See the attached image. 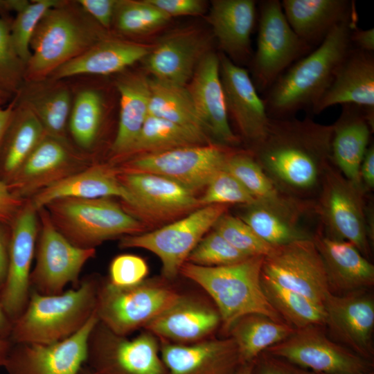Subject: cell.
<instances>
[{
    "instance_id": "cell-1",
    "label": "cell",
    "mask_w": 374,
    "mask_h": 374,
    "mask_svg": "<svg viewBox=\"0 0 374 374\" xmlns=\"http://www.w3.org/2000/svg\"><path fill=\"white\" fill-rule=\"evenodd\" d=\"M332 125L311 118H271L252 155L280 193L298 204L319 193L332 161Z\"/></svg>"
},
{
    "instance_id": "cell-2",
    "label": "cell",
    "mask_w": 374,
    "mask_h": 374,
    "mask_svg": "<svg viewBox=\"0 0 374 374\" xmlns=\"http://www.w3.org/2000/svg\"><path fill=\"white\" fill-rule=\"evenodd\" d=\"M357 21L355 16L334 26L316 49L280 75L264 100L270 118H287L302 109H312L352 48L350 33Z\"/></svg>"
},
{
    "instance_id": "cell-3",
    "label": "cell",
    "mask_w": 374,
    "mask_h": 374,
    "mask_svg": "<svg viewBox=\"0 0 374 374\" xmlns=\"http://www.w3.org/2000/svg\"><path fill=\"white\" fill-rule=\"evenodd\" d=\"M110 35L77 1L60 0L46 11L34 32L25 82L47 79L57 68Z\"/></svg>"
},
{
    "instance_id": "cell-4",
    "label": "cell",
    "mask_w": 374,
    "mask_h": 374,
    "mask_svg": "<svg viewBox=\"0 0 374 374\" xmlns=\"http://www.w3.org/2000/svg\"><path fill=\"white\" fill-rule=\"evenodd\" d=\"M263 258L252 256L220 267H203L186 262L179 272L202 287L213 299L225 330H230L243 317L253 314L284 322L262 290Z\"/></svg>"
},
{
    "instance_id": "cell-5",
    "label": "cell",
    "mask_w": 374,
    "mask_h": 374,
    "mask_svg": "<svg viewBox=\"0 0 374 374\" xmlns=\"http://www.w3.org/2000/svg\"><path fill=\"white\" fill-rule=\"evenodd\" d=\"M98 286L94 279L85 278L75 289L60 294L33 291L24 311L12 323L9 339L49 344L73 335L95 312Z\"/></svg>"
},
{
    "instance_id": "cell-6",
    "label": "cell",
    "mask_w": 374,
    "mask_h": 374,
    "mask_svg": "<svg viewBox=\"0 0 374 374\" xmlns=\"http://www.w3.org/2000/svg\"><path fill=\"white\" fill-rule=\"evenodd\" d=\"M44 208L57 230L82 249L94 248L105 240L144 230L143 223L112 197L60 198Z\"/></svg>"
},
{
    "instance_id": "cell-7",
    "label": "cell",
    "mask_w": 374,
    "mask_h": 374,
    "mask_svg": "<svg viewBox=\"0 0 374 374\" xmlns=\"http://www.w3.org/2000/svg\"><path fill=\"white\" fill-rule=\"evenodd\" d=\"M181 295L158 281L117 287L98 285L96 313L99 322L115 335L125 337L150 321L174 303Z\"/></svg>"
},
{
    "instance_id": "cell-8",
    "label": "cell",
    "mask_w": 374,
    "mask_h": 374,
    "mask_svg": "<svg viewBox=\"0 0 374 374\" xmlns=\"http://www.w3.org/2000/svg\"><path fill=\"white\" fill-rule=\"evenodd\" d=\"M228 206L212 204L200 207L157 230L123 236L119 246L152 252L161 261L163 275L172 279L206 233L226 213Z\"/></svg>"
},
{
    "instance_id": "cell-9",
    "label": "cell",
    "mask_w": 374,
    "mask_h": 374,
    "mask_svg": "<svg viewBox=\"0 0 374 374\" xmlns=\"http://www.w3.org/2000/svg\"><path fill=\"white\" fill-rule=\"evenodd\" d=\"M229 153L219 145H199L139 154L125 160L121 172H147L170 179L195 193L223 169Z\"/></svg>"
},
{
    "instance_id": "cell-10",
    "label": "cell",
    "mask_w": 374,
    "mask_h": 374,
    "mask_svg": "<svg viewBox=\"0 0 374 374\" xmlns=\"http://www.w3.org/2000/svg\"><path fill=\"white\" fill-rule=\"evenodd\" d=\"M253 75L258 90L267 91L294 62L307 55L312 45L290 26L278 0L261 3Z\"/></svg>"
},
{
    "instance_id": "cell-11",
    "label": "cell",
    "mask_w": 374,
    "mask_h": 374,
    "mask_svg": "<svg viewBox=\"0 0 374 374\" xmlns=\"http://www.w3.org/2000/svg\"><path fill=\"white\" fill-rule=\"evenodd\" d=\"M37 213L39 238L30 286L41 294H60L69 283L79 285L80 271L84 264L95 256L96 249H82L71 244L54 226L44 207L38 209Z\"/></svg>"
},
{
    "instance_id": "cell-12",
    "label": "cell",
    "mask_w": 374,
    "mask_h": 374,
    "mask_svg": "<svg viewBox=\"0 0 374 374\" xmlns=\"http://www.w3.org/2000/svg\"><path fill=\"white\" fill-rule=\"evenodd\" d=\"M362 194V189L330 165L323 177L317 210L328 236L352 243L367 258L371 233Z\"/></svg>"
},
{
    "instance_id": "cell-13",
    "label": "cell",
    "mask_w": 374,
    "mask_h": 374,
    "mask_svg": "<svg viewBox=\"0 0 374 374\" xmlns=\"http://www.w3.org/2000/svg\"><path fill=\"white\" fill-rule=\"evenodd\" d=\"M86 362L97 374H167L152 333L127 339L100 322L90 335Z\"/></svg>"
},
{
    "instance_id": "cell-14",
    "label": "cell",
    "mask_w": 374,
    "mask_h": 374,
    "mask_svg": "<svg viewBox=\"0 0 374 374\" xmlns=\"http://www.w3.org/2000/svg\"><path fill=\"white\" fill-rule=\"evenodd\" d=\"M322 326L296 330L266 352L314 373L359 374L371 372L372 363L328 337Z\"/></svg>"
},
{
    "instance_id": "cell-15",
    "label": "cell",
    "mask_w": 374,
    "mask_h": 374,
    "mask_svg": "<svg viewBox=\"0 0 374 374\" xmlns=\"http://www.w3.org/2000/svg\"><path fill=\"white\" fill-rule=\"evenodd\" d=\"M93 164L89 153L46 134L6 184L15 196L26 200Z\"/></svg>"
},
{
    "instance_id": "cell-16",
    "label": "cell",
    "mask_w": 374,
    "mask_h": 374,
    "mask_svg": "<svg viewBox=\"0 0 374 374\" xmlns=\"http://www.w3.org/2000/svg\"><path fill=\"white\" fill-rule=\"evenodd\" d=\"M261 276L322 305L330 292L313 238L275 247L263 258Z\"/></svg>"
},
{
    "instance_id": "cell-17",
    "label": "cell",
    "mask_w": 374,
    "mask_h": 374,
    "mask_svg": "<svg viewBox=\"0 0 374 374\" xmlns=\"http://www.w3.org/2000/svg\"><path fill=\"white\" fill-rule=\"evenodd\" d=\"M98 322L95 311L78 332L62 341L12 343L3 367L8 374H78L87 359L90 335Z\"/></svg>"
},
{
    "instance_id": "cell-18",
    "label": "cell",
    "mask_w": 374,
    "mask_h": 374,
    "mask_svg": "<svg viewBox=\"0 0 374 374\" xmlns=\"http://www.w3.org/2000/svg\"><path fill=\"white\" fill-rule=\"evenodd\" d=\"M38 233L37 210L26 199L10 226L7 274L0 290V304L12 323L29 301L30 267Z\"/></svg>"
},
{
    "instance_id": "cell-19",
    "label": "cell",
    "mask_w": 374,
    "mask_h": 374,
    "mask_svg": "<svg viewBox=\"0 0 374 374\" xmlns=\"http://www.w3.org/2000/svg\"><path fill=\"white\" fill-rule=\"evenodd\" d=\"M325 327L331 339L364 359L374 355V299L368 290L344 294L329 292L324 300Z\"/></svg>"
},
{
    "instance_id": "cell-20",
    "label": "cell",
    "mask_w": 374,
    "mask_h": 374,
    "mask_svg": "<svg viewBox=\"0 0 374 374\" xmlns=\"http://www.w3.org/2000/svg\"><path fill=\"white\" fill-rule=\"evenodd\" d=\"M118 177L130 193V214L166 220L200 208L194 192L167 177L147 172H121Z\"/></svg>"
},
{
    "instance_id": "cell-21",
    "label": "cell",
    "mask_w": 374,
    "mask_h": 374,
    "mask_svg": "<svg viewBox=\"0 0 374 374\" xmlns=\"http://www.w3.org/2000/svg\"><path fill=\"white\" fill-rule=\"evenodd\" d=\"M187 87L195 111L206 132L220 146H233L239 142L228 118L220 74V57L206 52L198 62Z\"/></svg>"
},
{
    "instance_id": "cell-22",
    "label": "cell",
    "mask_w": 374,
    "mask_h": 374,
    "mask_svg": "<svg viewBox=\"0 0 374 374\" xmlns=\"http://www.w3.org/2000/svg\"><path fill=\"white\" fill-rule=\"evenodd\" d=\"M220 57V74L228 114L242 136L253 145L267 133L271 118L248 71L224 54Z\"/></svg>"
},
{
    "instance_id": "cell-23",
    "label": "cell",
    "mask_w": 374,
    "mask_h": 374,
    "mask_svg": "<svg viewBox=\"0 0 374 374\" xmlns=\"http://www.w3.org/2000/svg\"><path fill=\"white\" fill-rule=\"evenodd\" d=\"M160 353L167 374H237L242 365L232 337L188 345L164 344Z\"/></svg>"
},
{
    "instance_id": "cell-24",
    "label": "cell",
    "mask_w": 374,
    "mask_h": 374,
    "mask_svg": "<svg viewBox=\"0 0 374 374\" xmlns=\"http://www.w3.org/2000/svg\"><path fill=\"white\" fill-rule=\"evenodd\" d=\"M354 105L374 109V58L373 53L351 48L333 79L312 107L319 114L335 105Z\"/></svg>"
},
{
    "instance_id": "cell-25",
    "label": "cell",
    "mask_w": 374,
    "mask_h": 374,
    "mask_svg": "<svg viewBox=\"0 0 374 374\" xmlns=\"http://www.w3.org/2000/svg\"><path fill=\"white\" fill-rule=\"evenodd\" d=\"M313 240L323 260L330 292L344 294L373 285V265L352 243L321 233Z\"/></svg>"
},
{
    "instance_id": "cell-26",
    "label": "cell",
    "mask_w": 374,
    "mask_h": 374,
    "mask_svg": "<svg viewBox=\"0 0 374 374\" xmlns=\"http://www.w3.org/2000/svg\"><path fill=\"white\" fill-rule=\"evenodd\" d=\"M150 50L147 45L110 35L57 68L48 79L64 80L78 75L120 73L143 60Z\"/></svg>"
},
{
    "instance_id": "cell-27",
    "label": "cell",
    "mask_w": 374,
    "mask_h": 374,
    "mask_svg": "<svg viewBox=\"0 0 374 374\" xmlns=\"http://www.w3.org/2000/svg\"><path fill=\"white\" fill-rule=\"evenodd\" d=\"M206 53L204 40L198 34L180 31L161 38L143 60L154 79L186 86Z\"/></svg>"
},
{
    "instance_id": "cell-28",
    "label": "cell",
    "mask_w": 374,
    "mask_h": 374,
    "mask_svg": "<svg viewBox=\"0 0 374 374\" xmlns=\"http://www.w3.org/2000/svg\"><path fill=\"white\" fill-rule=\"evenodd\" d=\"M332 126V161L345 178L363 190L359 169L372 128L364 109L344 105L340 116Z\"/></svg>"
},
{
    "instance_id": "cell-29",
    "label": "cell",
    "mask_w": 374,
    "mask_h": 374,
    "mask_svg": "<svg viewBox=\"0 0 374 374\" xmlns=\"http://www.w3.org/2000/svg\"><path fill=\"white\" fill-rule=\"evenodd\" d=\"M118 197L126 206L132 202L130 193L121 183L116 168L93 163L35 194L28 200L38 210L56 199H96Z\"/></svg>"
},
{
    "instance_id": "cell-30",
    "label": "cell",
    "mask_w": 374,
    "mask_h": 374,
    "mask_svg": "<svg viewBox=\"0 0 374 374\" xmlns=\"http://www.w3.org/2000/svg\"><path fill=\"white\" fill-rule=\"evenodd\" d=\"M218 312L181 295L145 328L152 335L175 341H195L213 332L218 326Z\"/></svg>"
},
{
    "instance_id": "cell-31",
    "label": "cell",
    "mask_w": 374,
    "mask_h": 374,
    "mask_svg": "<svg viewBox=\"0 0 374 374\" xmlns=\"http://www.w3.org/2000/svg\"><path fill=\"white\" fill-rule=\"evenodd\" d=\"M281 6L294 32L310 45L321 42L336 25L357 16L354 2L348 0H283Z\"/></svg>"
},
{
    "instance_id": "cell-32",
    "label": "cell",
    "mask_w": 374,
    "mask_h": 374,
    "mask_svg": "<svg viewBox=\"0 0 374 374\" xmlns=\"http://www.w3.org/2000/svg\"><path fill=\"white\" fill-rule=\"evenodd\" d=\"M253 0H214L208 16L220 48L236 60L251 53V34L256 18Z\"/></svg>"
},
{
    "instance_id": "cell-33",
    "label": "cell",
    "mask_w": 374,
    "mask_h": 374,
    "mask_svg": "<svg viewBox=\"0 0 374 374\" xmlns=\"http://www.w3.org/2000/svg\"><path fill=\"white\" fill-rule=\"evenodd\" d=\"M35 114L47 135L69 140L67 129L73 94L64 80L24 82L17 95Z\"/></svg>"
},
{
    "instance_id": "cell-34",
    "label": "cell",
    "mask_w": 374,
    "mask_h": 374,
    "mask_svg": "<svg viewBox=\"0 0 374 374\" xmlns=\"http://www.w3.org/2000/svg\"><path fill=\"white\" fill-rule=\"evenodd\" d=\"M116 87L120 95V112L111 150L114 157L123 158L149 115L150 82L143 75L128 73L117 78Z\"/></svg>"
},
{
    "instance_id": "cell-35",
    "label": "cell",
    "mask_w": 374,
    "mask_h": 374,
    "mask_svg": "<svg viewBox=\"0 0 374 374\" xmlns=\"http://www.w3.org/2000/svg\"><path fill=\"white\" fill-rule=\"evenodd\" d=\"M15 100L12 117L0 152V180L6 183L46 135L29 107L16 96Z\"/></svg>"
},
{
    "instance_id": "cell-36",
    "label": "cell",
    "mask_w": 374,
    "mask_h": 374,
    "mask_svg": "<svg viewBox=\"0 0 374 374\" xmlns=\"http://www.w3.org/2000/svg\"><path fill=\"white\" fill-rule=\"evenodd\" d=\"M245 208L239 217L274 247L313 238L297 224L296 205L278 206L257 201Z\"/></svg>"
},
{
    "instance_id": "cell-37",
    "label": "cell",
    "mask_w": 374,
    "mask_h": 374,
    "mask_svg": "<svg viewBox=\"0 0 374 374\" xmlns=\"http://www.w3.org/2000/svg\"><path fill=\"white\" fill-rule=\"evenodd\" d=\"M230 330L244 364L255 361L265 350L285 340L296 330L285 322L253 314L240 319Z\"/></svg>"
},
{
    "instance_id": "cell-38",
    "label": "cell",
    "mask_w": 374,
    "mask_h": 374,
    "mask_svg": "<svg viewBox=\"0 0 374 374\" xmlns=\"http://www.w3.org/2000/svg\"><path fill=\"white\" fill-rule=\"evenodd\" d=\"M207 134L148 115L135 142L125 157L177 148L206 145Z\"/></svg>"
},
{
    "instance_id": "cell-39",
    "label": "cell",
    "mask_w": 374,
    "mask_h": 374,
    "mask_svg": "<svg viewBox=\"0 0 374 374\" xmlns=\"http://www.w3.org/2000/svg\"><path fill=\"white\" fill-rule=\"evenodd\" d=\"M149 115L206 134L186 86L149 79Z\"/></svg>"
},
{
    "instance_id": "cell-40",
    "label": "cell",
    "mask_w": 374,
    "mask_h": 374,
    "mask_svg": "<svg viewBox=\"0 0 374 374\" xmlns=\"http://www.w3.org/2000/svg\"><path fill=\"white\" fill-rule=\"evenodd\" d=\"M104 112L105 101L98 90L84 87L73 95L68 130L80 150L89 153L96 144Z\"/></svg>"
},
{
    "instance_id": "cell-41",
    "label": "cell",
    "mask_w": 374,
    "mask_h": 374,
    "mask_svg": "<svg viewBox=\"0 0 374 374\" xmlns=\"http://www.w3.org/2000/svg\"><path fill=\"white\" fill-rule=\"evenodd\" d=\"M261 285L270 304L284 322L295 330L311 326H325L323 305L301 294L279 286L262 276Z\"/></svg>"
},
{
    "instance_id": "cell-42",
    "label": "cell",
    "mask_w": 374,
    "mask_h": 374,
    "mask_svg": "<svg viewBox=\"0 0 374 374\" xmlns=\"http://www.w3.org/2000/svg\"><path fill=\"white\" fill-rule=\"evenodd\" d=\"M224 169L232 175L256 201L278 206L298 204L280 193L252 154H230Z\"/></svg>"
},
{
    "instance_id": "cell-43",
    "label": "cell",
    "mask_w": 374,
    "mask_h": 374,
    "mask_svg": "<svg viewBox=\"0 0 374 374\" xmlns=\"http://www.w3.org/2000/svg\"><path fill=\"white\" fill-rule=\"evenodd\" d=\"M170 19L148 0H118L112 26L120 34L136 36L153 32Z\"/></svg>"
},
{
    "instance_id": "cell-44",
    "label": "cell",
    "mask_w": 374,
    "mask_h": 374,
    "mask_svg": "<svg viewBox=\"0 0 374 374\" xmlns=\"http://www.w3.org/2000/svg\"><path fill=\"white\" fill-rule=\"evenodd\" d=\"M60 0L28 1L10 24V35L19 57L26 63L30 57V44L34 32L44 15Z\"/></svg>"
},
{
    "instance_id": "cell-45",
    "label": "cell",
    "mask_w": 374,
    "mask_h": 374,
    "mask_svg": "<svg viewBox=\"0 0 374 374\" xmlns=\"http://www.w3.org/2000/svg\"><path fill=\"white\" fill-rule=\"evenodd\" d=\"M12 21L0 17V91L15 96L25 82L26 63L19 57L12 44Z\"/></svg>"
},
{
    "instance_id": "cell-46",
    "label": "cell",
    "mask_w": 374,
    "mask_h": 374,
    "mask_svg": "<svg viewBox=\"0 0 374 374\" xmlns=\"http://www.w3.org/2000/svg\"><path fill=\"white\" fill-rule=\"evenodd\" d=\"M213 228L233 247L249 257L265 256L274 248L260 239L239 217L224 213Z\"/></svg>"
},
{
    "instance_id": "cell-47",
    "label": "cell",
    "mask_w": 374,
    "mask_h": 374,
    "mask_svg": "<svg viewBox=\"0 0 374 374\" xmlns=\"http://www.w3.org/2000/svg\"><path fill=\"white\" fill-rule=\"evenodd\" d=\"M249 258L215 230L203 237L189 254L186 262L203 267L232 265Z\"/></svg>"
},
{
    "instance_id": "cell-48",
    "label": "cell",
    "mask_w": 374,
    "mask_h": 374,
    "mask_svg": "<svg viewBox=\"0 0 374 374\" xmlns=\"http://www.w3.org/2000/svg\"><path fill=\"white\" fill-rule=\"evenodd\" d=\"M256 202L246 188L224 168L213 176L206 186L205 193L199 198L201 207L232 204L247 206Z\"/></svg>"
},
{
    "instance_id": "cell-49",
    "label": "cell",
    "mask_w": 374,
    "mask_h": 374,
    "mask_svg": "<svg viewBox=\"0 0 374 374\" xmlns=\"http://www.w3.org/2000/svg\"><path fill=\"white\" fill-rule=\"evenodd\" d=\"M148 274V265L142 258L132 254L119 255L110 264L109 282L117 287H130L145 280Z\"/></svg>"
},
{
    "instance_id": "cell-50",
    "label": "cell",
    "mask_w": 374,
    "mask_h": 374,
    "mask_svg": "<svg viewBox=\"0 0 374 374\" xmlns=\"http://www.w3.org/2000/svg\"><path fill=\"white\" fill-rule=\"evenodd\" d=\"M254 368L256 374H317L266 352L256 359Z\"/></svg>"
},
{
    "instance_id": "cell-51",
    "label": "cell",
    "mask_w": 374,
    "mask_h": 374,
    "mask_svg": "<svg viewBox=\"0 0 374 374\" xmlns=\"http://www.w3.org/2000/svg\"><path fill=\"white\" fill-rule=\"evenodd\" d=\"M83 10L107 31L112 26L118 0H78Z\"/></svg>"
},
{
    "instance_id": "cell-52",
    "label": "cell",
    "mask_w": 374,
    "mask_h": 374,
    "mask_svg": "<svg viewBox=\"0 0 374 374\" xmlns=\"http://www.w3.org/2000/svg\"><path fill=\"white\" fill-rule=\"evenodd\" d=\"M170 17L197 15L203 12L205 3L200 0H148Z\"/></svg>"
},
{
    "instance_id": "cell-53",
    "label": "cell",
    "mask_w": 374,
    "mask_h": 374,
    "mask_svg": "<svg viewBox=\"0 0 374 374\" xmlns=\"http://www.w3.org/2000/svg\"><path fill=\"white\" fill-rule=\"evenodd\" d=\"M26 201L15 196L6 183L0 180V224L11 226Z\"/></svg>"
},
{
    "instance_id": "cell-54",
    "label": "cell",
    "mask_w": 374,
    "mask_h": 374,
    "mask_svg": "<svg viewBox=\"0 0 374 374\" xmlns=\"http://www.w3.org/2000/svg\"><path fill=\"white\" fill-rule=\"evenodd\" d=\"M10 239V226L0 224V290L7 274Z\"/></svg>"
},
{
    "instance_id": "cell-55",
    "label": "cell",
    "mask_w": 374,
    "mask_h": 374,
    "mask_svg": "<svg viewBox=\"0 0 374 374\" xmlns=\"http://www.w3.org/2000/svg\"><path fill=\"white\" fill-rule=\"evenodd\" d=\"M360 180L363 188H374V147L367 148L359 169Z\"/></svg>"
},
{
    "instance_id": "cell-56",
    "label": "cell",
    "mask_w": 374,
    "mask_h": 374,
    "mask_svg": "<svg viewBox=\"0 0 374 374\" xmlns=\"http://www.w3.org/2000/svg\"><path fill=\"white\" fill-rule=\"evenodd\" d=\"M350 42L356 46V49L373 53L374 29H361L356 26L350 33Z\"/></svg>"
},
{
    "instance_id": "cell-57",
    "label": "cell",
    "mask_w": 374,
    "mask_h": 374,
    "mask_svg": "<svg viewBox=\"0 0 374 374\" xmlns=\"http://www.w3.org/2000/svg\"><path fill=\"white\" fill-rule=\"evenodd\" d=\"M15 105V98L6 108L0 107V152L4 137L12 117Z\"/></svg>"
},
{
    "instance_id": "cell-58",
    "label": "cell",
    "mask_w": 374,
    "mask_h": 374,
    "mask_svg": "<svg viewBox=\"0 0 374 374\" xmlns=\"http://www.w3.org/2000/svg\"><path fill=\"white\" fill-rule=\"evenodd\" d=\"M28 2L27 0H0V17L7 20H12L8 14L11 12L17 13Z\"/></svg>"
},
{
    "instance_id": "cell-59",
    "label": "cell",
    "mask_w": 374,
    "mask_h": 374,
    "mask_svg": "<svg viewBox=\"0 0 374 374\" xmlns=\"http://www.w3.org/2000/svg\"><path fill=\"white\" fill-rule=\"evenodd\" d=\"M12 326V322L4 312L0 304V337L9 338Z\"/></svg>"
},
{
    "instance_id": "cell-60",
    "label": "cell",
    "mask_w": 374,
    "mask_h": 374,
    "mask_svg": "<svg viewBox=\"0 0 374 374\" xmlns=\"http://www.w3.org/2000/svg\"><path fill=\"white\" fill-rule=\"evenodd\" d=\"M12 345L9 338L0 337V367L3 366Z\"/></svg>"
},
{
    "instance_id": "cell-61",
    "label": "cell",
    "mask_w": 374,
    "mask_h": 374,
    "mask_svg": "<svg viewBox=\"0 0 374 374\" xmlns=\"http://www.w3.org/2000/svg\"><path fill=\"white\" fill-rule=\"evenodd\" d=\"M255 361L242 364L237 374H252L254 368Z\"/></svg>"
},
{
    "instance_id": "cell-62",
    "label": "cell",
    "mask_w": 374,
    "mask_h": 374,
    "mask_svg": "<svg viewBox=\"0 0 374 374\" xmlns=\"http://www.w3.org/2000/svg\"><path fill=\"white\" fill-rule=\"evenodd\" d=\"M10 97H12L11 95L0 91V107L6 103Z\"/></svg>"
},
{
    "instance_id": "cell-63",
    "label": "cell",
    "mask_w": 374,
    "mask_h": 374,
    "mask_svg": "<svg viewBox=\"0 0 374 374\" xmlns=\"http://www.w3.org/2000/svg\"><path fill=\"white\" fill-rule=\"evenodd\" d=\"M78 374H97L93 371L89 366H83L80 370Z\"/></svg>"
},
{
    "instance_id": "cell-64",
    "label": "cell",
    "mask_w": 374,
    "mask_h": 374,
    "mask_svg": "<svg viewBox=\"0 0 374 374\" xmlns=\"http://www.w3.org/2000/svg\"><path fill=\"white\" fill-rule=\"evenodd\" d=\"M317 374H326V373H316ZM359 374H373V372H368V373H359Z\"/></svg>"
}]
</instances>
